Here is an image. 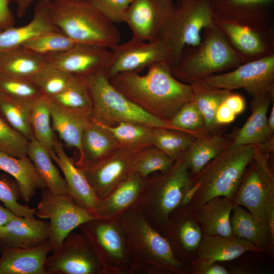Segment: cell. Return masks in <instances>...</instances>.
<instances>
[{
  "label": "cell",
  "instance_id": "cell-57",
  "mask_svg": "<svg viewBox=\"0 0 274 274\" xmlns=\"http://www.w3.org/2000/svg\"><path fill=\"white\" fill-rule=\"evenodd\" d=\"M267 125L270 132L274 135V104L272 107L267 118Z\"/></svg>",
  "mask_w": 274,
  "mask_h": 274
},
{
  "label": "cell",
  "instance_id": "cell-8",
  "mask_svg": "<svg viewBox=\"0 0 274 274\" xmlns=\"http://www.w3.org/2000/svg\"><path fill=\"white\" fill-rule=\"evenodd\" d=\"M174 3L159 38L168 50L171 68L177 63L184 48L198 45L203 29L214 23L208 0H175Z\"/></svg>",
  "mask_w": 274,
  "mask_h": 274
},
{
  "label": "cell",
  "instance_id": "cell-6",
  "mask_svg": "<svg viewBox=\"0 0 274 274\" xmlns=\"http://www.w3.org/2000/svg\"><path fill=\"white\" fill-rule=\"evenodd\" d=\"M192 184L183 156L167 171L146 178L138 204L147 220L162 234L170 215L181 206L184 195Z\"/></svg>",
  "mask_w": 274,
  "mask_h": 274
},
{
  "label": "cell",
  "instance_id": "cell-9",
  "mask_svg": "<svg viewBox=\"0 0 274 274\" xmlns=\"http://www.w3.org/2000/svg\"><path fill=\"white\" fill-rule=\"evenodd\" d=\"M79 227L90 241L103 274H132L126 236L118 217H97Z\"/></svg>",
  "mask_w": 274,
  "mask_h": 274
},
{
  "label": "cell",
  "instance_id": "cell-51",
  "mask_svg": "<svg viewBox=\"0 0 274 274\" xmlns=\"http://www.w3.org/2000/svg\"><path fill=\"white\" fill-rule=\"evenodd\" d=\"M227 107L237 116L245 110L246 101L241 94L231 91L224 100Z\"/></svg>",
  "mask_w": 274,
  "mask_h": 274
},
{
  "label": "cell",
  "instance_id": "cell-14",
  "mask_svg": "<svg viewBox=\"0 0 274 274\" xmlns=\"http://www.w3.org/2000/svg\"><path fill=\"white\" fill-rule=\"evenodd\" d=\"M113 58L108 70L109 78L124 72L139 73L160 62L169 64L168 50L160 40L148 42L132 38L110 49Z\"/></svg>",
  "mask_w": 274,
  "mask_h": 274
},
{
  "label": "cell",
  "instance_id": "cell-55",
  "mask_svg": "<svg viewBox=\"0 0 274 274\" xmlns=\"http://www.w3.org/2000/svg\"><path fill=\"white\" fill-rule=\"evenodd\" d=\"M198 189V185L193 183L190 188L186 191L184 195L181 206H187L192 199Z\"/></svg>",
  "mask_w": 274,
  "mask_h": 274
},
{
  "label": "cell",
  "instance_id": "cell-53",
  "mask_svg": "<svg viewBox=\"0 0 274 274\" xmlns=\"http://www.w3.org/2000/svg\"><path fill=\"white\" fill-rule=\"evenodd\" d=\"M36 0H14L16 5V13L19 17H24L29 7Z\"/></svg>",
  "mask_w": 274,
  "mask_h": 274
},
{
  "label": "cell",
  "instance_id": "cell-1",
  "mask_svg": "<svg viewBox=\"0 0 274 274\" xmlns=\"http://www.w3.org/2000/svg\"><path fill=\"white\" fill-rule=\"evenodd\" d=\"M112 85L148 114L168 122L186 102L193 100L190 84L173 75L167 62L155 63L147 73L124 72L109 78Z\"/></svg>",
  "mask_w": 274,
  "mask_h": 274
},
{
  "label": "cell",
  "instance_id": "cell-45",
  "mask_svg": "<svg viewBox=\"0 0 274 274\" xmlns=\"http://www.w3.org/2000/svg\"><path fill=\"white\" fill-rule=\"evenodd\" d=\"M0 93L15 99L30 102L43 95L31 80L1 74Z\"/></svg>",
  "mask_w": 274,
  "mask_h": 274
},
{
  "label": "cell",
  "instance_id": "cell-2",
  "mask_svg": "<svg viewBox=\"0 0 274 274\" xmlns=\"http://www.w3.org/2000/svg\"><path fill=\"white\" fill-rule=\"evenodd\" d=\"M118 218L126 234L132 274L184 272L169 242L149 223L138 204Z\"/></svg>",
  "mask_w": 274,
  "mask_h": 274
},
{
  "label": "cell",
  "instance_id": "cell-7",
  "mask_svg": "<svg viewBox=\"0 0 274 274\" xmlns=\"http://www.w3.org/2000/svg\"><path fill=\"white\" fill-rule=\"evenodd\" d=\"M84 78V77H83ZM92 104L91 119L106 126L132 122L152 128L176 130L168 122L156 118L138 107L111 83L107 71L84 78Z\"/></svg>",
  "mask_w": 274,
  "mask_h": 274
},
{
  "label": "cell",
  "instance_id": "cell-19",
  "mask_svg": "<svg viewBox=\"0 0 274 274\" xmlns=\"http://www.w3.org/2000/svg\"><path fill=\"white\" fill-rule=\"evenodd\" d=\"M214 22L245 62L274 54L273 28L259 30L215 19Z\"/></svg>",
  "mask_w": 274,
  "mask_h": 274
},
{
  "label": "cell",
  "instance_id": "cell-15",
  "mask_svg": "<svg viewBox=\"0 0 274 274\" xmlns=\"http://www.w3.org/2000/svg\"><path fill=\"white\" fill-rule=\"evenodd\" d=\"M113 58L112 51L106 47L76 43L68 50L46 56L47 62L71 75L87 77L107 71Z\"/></svg>",
  "mask_w": 274,
  "mask_h": 274
},
{
  "label": "cell",
  "instance_id": "cell-37",
  "mask_svg": "<svg viewBox=\"0 0 274 274\" xmlns=\"http://www.w3.org/2000/svg\"><path fill=\"white\" fill-rule=\"evenodd\" d=\"M103 125L114 138L119 148L141 150L153 146L152 127L127 122H119L111 126Z\"/></svg>",
  "mask_w": 274,
  "mask_h": 274
},
{
  "label": "cell",
  "instance_id": "cell-58",
  "mask_svg": "<svg viewBox=\"0 0 274 274\" xmlns=\"http://www.w3.org/2000/svg\"><path fill=\"white\" fill-rule=\"evenodd\" d=\"M68 2H86L89 3L90 0H62Z\"/></svg>",
  "mask_w": 274,
  "mask_h": 274
},
{
  "label": "cell",
  "instance_id": "cell-52",
  "mask_svg": "<svg viewBox=\"0 0 274 274\" xmlns=\"http://www.w3.org/2000/svg\"><path fill=\"white\" fill-rule=\"evenodd\" d=\"M236 116V115L227 107L223 100L216 111L215 121L219 126L227 125L232 122Z\"/></svg>",
  "mask_w": 274,
  "mask_h": 274
},
{
  "label": "cell",
  "instance_id": "cell-47",
  "mask_svg": "<svg viewBox=\"0 0 274 274\" xmlns=\"http://www.w3.org/2000/svg\"><path fill=\"white\" fill-rule=\"evenodd\" d=\"M21 197L17 184L12 182L6 177L0 179V201L5 207L17 216L31 217L35 215L36 208H30L18 201Z\"/></svg>",
  "mask_w": 274,
  "mask_h": 274
},
{
  "label": "cell",
  "instance_id": "cell-4",
  "mask_svg": "<svg viewBox=\"0 0 274 274\" xmlns=\"http://www.w3.org/2000/svg\"><path fill=\"white\" fill-rule=\"evenodd\" d=\"M255 149L253 145L232 144L198 173L191 175L193 182L198 185V189L187 206L199 209L216 197L233 199Z\"/></svg>",
  "mask_w": 274,
  "mask_h": 274
},
{
  "label": "cell",
  "instance_id": "cell-13",
  "mask_svg": "<svg viewBox=\"0 0 274 274\" xmlns=\"http://www.w3.org/2000/svg\"><path fill=\"white\" fill-rule=\"evenodd\" d=\"M200 80L230 91L243 89L252 97L274 91V54L245 62L233 70Z\"/></svg>",
  "mask_w": 274,
  "mask_h": 274
},
{
  "label": "cell",
  "instance_id": "cell-48",
  "mask_svg": "<svg viewBox=\"0 0 274 274\" xmlns=\"http://www.w3.org/2000/svg\"><path fill=\"white\" fill-rule=\"evenodd\" d=\"M132 0H90L89 3L114 23L124 22L126 12Z\"/></svg>",
  "mask_w": 274,
  "mask_h": 274
},
{
  "label": "cell",
  "instance_id": "cell-30",
  "mask_svg": "<svg viewBox=\"0 0 274 274\" xmlns=\"http://www.w3.org/2000/svg\"><path fill=\"white\" fill-rule=\"evenodd\" d=\"M232 143L233 138L226 135L204 133L195 137L182 155L191 175L198 173Z\"/></svg>",
  "mask_w": 274,
  "mask_h": 274
},
{
  "label": "cell",
  "instance_id": "cell-54",
  "mask_svg": "<svg viewBox=\"0 0 274 274\" xmlns=\"http://www.w3.org/2000/svg\"><path fill=\"white\" fill-rule=\"evenodd\" d=\"M15 214L7 208L0 206V227L6 224Z\"/></svg>",
  "mask_w": 274,
  "mask_h": 274
},
{
  "label": "cell",
  "instance_id": "cell-40",
  "mask_svg": "<svg viewBox=\"0 0 274 274\" xmlns=\"http://www.w3.org/2000/svg\"><path fill=\"white\" fill-rule=\"evenodd\" d=\"M195 137L186 132L166 128L153 129V145L175 161L182 156Z\"/></svg>",
  "mask_w": 274,
  "mask_h": 274
},
{
  "label": "cell",
  "instance_id": "cell-50",
  "mask_svg": "<svg viewBox=\"0 0 274 274\" xmlns=\"http://www.w3.org/2000/svg\"><path fill=\"white\" fill-rule=\"evenodd\" d=\"M14 0H0V31L14 25L15 18L10 8Z\"/></svg>",
  "mask_w": 274,
  "mask_h": 274
},
{
  "label": "cell",
  "instance_id": "cell-5",
  "mask_svg": "<svg viewBox=\"0 0 274 274\" xmlns=\"http://www.w3.org/2000/svg\"><path fill=\"white\" fill-rule=\"evenodd\" d=\"M50 16L53 24L76 43L109 49L120 43V32L115 23L89 3L51 0Z\"/></svg>",
  "mask_w": 274,
  "mask_h": 274
},
{
  "label": "cell",
  "instance_id": "cell-3",
  "mask_svg": "<svg viewBox=\"0 0 274 274\" xmlns=\"http://www.w3.org/2000/svg\"><path fill=\"white\" fill-rule=\"evenodd\" d=\"M244 63L243 57L214 22L203 29L198 45L184 48L171 71L177 79L190 84L230 71Z\"/></svg>",
  "mask_w": 274,
  "mask_h": 274
},
{
  "label": "cell",
  "instance_id": "cell-20",
  "mask_svg": "<svg viewBox=\"0 0 274 274\" xmlns=\"http://www.w3.org/2000/svg\"><path fill=\"white\" fill-rule=\"evenodd\" d=\"M50 154L63 173L71 196L80 206L96 215L98 198L82 170L76 165L75 160L66 154L62 142L56 135L53 150Z\"/></svg>",
  "mask_w": 274,
  "mask_h": 274
},
{
  "label": "cell",
  "instance_id": "cell-23",
  "mask_svg": "<svg viewBox=\"0 0 274 274\" xmlns=\"http://www.w3.org/2000/svg\"><path fill=\"white\" fill-rule=\"evenodd\" d=\"M49 222L33 216L16 215L0 227V244L11 248H28L48 240Z\"/></svg>",
  "mask_w": 274,
  "mask_h": 274
},
{
  "label": "cell",
  "instance_id": "cell-46",
  "mask_svg": "<svg viewBox=\"0 0 274 274\" xmlns=\"http://www.w3.org/2000/svg\"><path fill=\"white\" fill-rule=\"evenodd\" d=\"M29 141L11 127L0 115V152L15 157L27 155Z\"/></svg>",
  "mask_w": 274,
  "mask_h": 274
},
{
  "label": "cell",
  "instance_id": "cell-10",
  "mask_svg": "<svg viewBox=\"0 0 274 274\" xmlns=\"http://www.w3.org/2000/svg\"><path fill=\"white\" fill-rule=\"evenodd\" d=\"M255 147L233 201L266 222L269 214L274 211V177L269 164V154Z\"/></svg>",
  "mask_w": 274,
  "mask_h": 274
},
{
  "label": "cell",
  "instance_id": "cell-11",
  "mask_svg": "<svg viewBox=\"0 0 274 274\" xmlns=\"http://www.w3.org/2000/svg\"><path fill=\"white\" fill-rule=\"evenodd\" d=\"M41 196L35 215L49 220L48 240L52 253L58 251L65 237L75 228L98 217L80 206L70 195L54 193L45 188Z\"/></svg>",
  "mask_w": 274,
  "mask_h": 274
},
{
  "label": "cell",
  "instance_id": "cell-34",
  "mask_svg": "<svg viewBox=\"0 0 274 274\" xmlns=\"http://www.w3.org/2000/svg\"><path fill=\"white\" fill-rule=\"evenodd\" d=\"M27 155L47 189L54 193L70 195L64 179L54 164L50 152L44 146L35 139L30 141Z\"/></svg>",
  "mask_w": 274,
  "mask_h": 274
},
{
  "label": "cell",
  "instance_id": "cell-21",
  "mask_svg": "<svg viewBox=\"0 0 274 274\" xmlns=\"http://www.w3.org/2000/svg\"><path fill=\"white\" fill-rule=\"evenodd\" d=\"M51 252L49 240L28 248L0 244V274H47L45 265Z\"/></svg>",
  "mask_w": 274,
  "mask_h": 274
},
{
  "label": "cell",
  "instance_id": "cell-16",
  "mask_svg": "<svg viewBox=\"0 0 274 274\" xmlns=\"http://www.w3.org/2000/svg\"><path fill=\"white\" fill-rule=\"evenodd\" d=\"M214 19L256 29L273 27L274 0H208Z\"/></svg>",
  "mask_w": 274,
  "mask_h": 274
},
{
  "label": "cell",
  "instance_id": "cell-17",
  "mask_svg": "<svg viewBox=\"0 0 274 274\" xmlns=\"http://www.w3.org/2000/svg\"><path fill=\"white\" fill-rule=\"evenodd\" d=\"M174 4L173 0H132L124 18L132 38L148 42L158 40Z\"/></svg>",
  "mask_w": 274,
  "mask_h": 274
},
{
  "label": "cell",
  "instance_id": "cell-26",
  "mask_svg": "<svg viewBox=\"0 0 274 274\" xmlns=\"http://www.w3.org/2000/svg\"><path fill=\"white\" fill-rule=\"evenodd\" d=\"M274 98V91L252 97L251 114L233 138L235 145H257L274 137L267 125L268 110Z\"/></svg>",
  "mask_w": 274,
  "mask_h": 274
},
{
  "label": "cell",
  "instance_id": "cell-42",
  "mask_svg": "<svg viewBox=\"0 0 274 274\" xmlns=\"http://www.w3.org/2000/svg\"><path fill=\"white\" fill-rule=\"evenodd\" d=\"M76 43L61 31H51L41 34L22 47L36 54L49 56L65 52Z\"/></svg>",
  "mask_w": 274,
  "mask_h": 274
},
{
  "label": "cell",
  "instance_id": "cell-27",
  "mask_svg": "<svg viewBox=\"0 0 274 274\" xmlns=\"http://www.w3.org/2000/svg\"><path fill=\"white\" fill-rule=\"evenodd\" d=\"M197 248L198 258L217 262L234 260L247 252L264 251L250 242L233 235L204 234Z\"/></svg>",
  "mask_w": 274,
  "mask_h": 274
},
{
  "label": "cell",
  "instance_id": "cell-18",
  "mask_svg": "<svg viewBox=\"0 0 274 274\" xmlns=\"http://www.w3.org/2000/svg\"><path fill=\"white\" fill-rule=\"evenodd\" d=\"M141 150L119 148L92 165L79 167L98 199L133 172L134 162Z\"/></svg>",
  "mask_w": 274,
  "mask_h": 274
},
{
  "label": "cell",
  "instance_id": "cell-28",
  "mask_svg": "<svg viewBox=\"0 0 274 274\" xmlns=\"http://www.w3.org/2000/svg\"><path fill=\"white\" fill-rule=\"evenodd\" d=\"M0 170L15 179L21 197L26 202L31 200L37 190L46 188L27 155L15 157L0 152Z\"/></svg>",
  "mask_w": 274,
  "mask_h": 274
},
{
  "label": "cell",
  "instance_id": "cell-56",
  "mask_svg": "<svg viewBox=\"0 0 274 274\" xmlns=\"http://www.w3.org/2000/svg\"><path fill=\"white\" fill-rule=\"evenodd\" d=\"M255 146L263 153L270 155L273 152L274 149V137L269 139L264 143Z\"/></svg>",
  "mask_w": 274,
  "mask_h": 274
},
{
  "label": "cell",
  "instance_id": "cell-24",
  "mask_svg": "<svg viewBox=\"0 0 274 274\" xmlns=\"http://www.w3.org/2000/svg\"><path fill=\"white\" fill-rule=\"evenodd\" d=\"M51 1L39 0L35 7L32 19L27 24L18 27L14 25L1 31L0 51L21 47L41 34L59 30L50 18Z\"/></svg>",
  "mask_w": 274,
  "mask_h": 274
},
{
  "label": "cell",
  "instance_id": "cell-29",
  "mask_svg": "<svg viewBox=\"0 0 274 274\" xmlns=\"http://www.w3.org/2000/svg\"><path fill=\"white\" fill-rule=\"evenodd\" d=\"M50 110L52 128L64 144L81 151L84 130L91 118L64 108L50 98Z\"/></svg>",
  "mask_w": 274,
  "mask_h": 274
},
{
  "label": "cell",
  "instance_id": "cell-33",
  "mask_svg": "<svg viewBox=\"0 0 274 274\" xmlns=\"http://www.w3.org/2000/svg\"><path fill=\"white\" fill-rule=\"evenodd\" d=\"M232 235L245 239L259 248L272 244L268 226L243 207L235 204L231 215Z\"/></svg>",
  "mask_w": 274,
  "mask_h": 274
},
{
  "label": "cell",
  "instance_id": "cell-43",
  "mask_svg": "<svg viewBox=\"0 0 274 274\" xmlns=\"http://www.w3.org/2000/svg\"><path fill=\"white\" fill-rule=\"evenodd\" d=\"M73 77L47 62L30 80L43 95L51 97L62 91Z\"/></svg>",
  "mask_w": 274,
  "mask_h": 274
},
{
  "label": "cell",
  "instance_id": "cell-31",
  "mask_svg": "<svg viewBox=\"0 0 274 274\" xmlns=\"http://www.w3.org/2000/svg\"><path fill=\"white\" fill-rule=\"evenodd\" d=\"M234 204L233 199L224 196L213 198L203 204L198 217L204 234L232 235L230 218Z\"/></svg>",
  "mask_w": 274,
  "mask_h": 274
},
{
  "label": "cell",
  "instance_id": "cell-32",
  "mask_svg": "<svg viewBox=\"0 0 274 274\" xmlns=\"http://www.w3.org/2000/svg\"><path fill=\"white\" fill-rule=\"evenodd\" d=\"M47 63L46 56L23 47L0 51V74L31 80Z\"/></svg>",
  "mask_w": 274,
  "mask_h": 274
},
{
  "label": "cell",
  "instance_id": "cell-25",
  "mask_svg": "<svg viewBox=\"0 0 274 274\" xmlns=\"http://www.w3.org/2000/svg\"><path fill=\"white\" fill-rule=\"evenodd\" d=\"M119 149L110 132L91 118L83 132L79 157L75 162L79 167L92 165Z\"/></svg>",
  "mask_w": 274,
  "mask_h": 274
},
{
  "label": "cell",
  "instance_id": "cell-44",
  "mask_svg": "<svg viewBox=\"0 0 274 274\" xmlns=\"http://www.w3.org/2000/svg\"><path fill=\"white\" fill-rule=\"evenodd\" d=\"M168 122L177 130L186 132L195 136L207 133L204 131L203 116L193 100L184 104Z\"/></svg>",
  "mask_w": 274,
  "mask_h": 274
},
{
  "label": "cell",
  "instance_id": "cell-38",
  "mask_svg": "<svg viewBox=\"0 0 274 274\" xmlns=\"http://www.w3.org/2000/svg\"><path fill=\"white\" fill-rule=\"evenodd\" d=\"M32 103L0 93V115L11 127L29 141L35 139L30 123Z\"/></svg>",
  "mask_w": 274,
  "mask_h": 274
},
{
  "label": "cell",
  "instance_id": "cell-22",
  "mask_svg": "<svg viewBox=\"0 0 274 274\" xmlns=\"http://www.w3.org/2000/svg\"><path fill=\"white\" fill-rule=\"evenodd\" d=\"M145 179L132 172L106 195L98 199L96 215L102 218H118L138 204Z\"/></svg>",
  "mask_w": 274,
  "mask_h": 274
},
{
  "label": "cell",
  "instance_id": "cell-36",
  "mask_svg": "<svg viewBox=\"0 0 274 274\" xmlns=\"http://www.w3.org/2000/svg\"><path fill=\"white\" fill-rule=\"evenodd\" d=\"M49 98L64 108L91 118L92 100L83 77L74 76L62 91Z\"/></svg>",
  "mask_w": 274,
  "mask_h": 274
},
{
  "label": "cell",
  "instance_id": "cell-12",
  "mask_svg": "<svg viewBox=\"0 0 274 274\" xmlns=\"http://www.w3.org/2000/svg\"><path fill=\"white\" fill-rule=\"evenodd\" d=\"M47 274H103L102 265L87 236L72 231L58 251L48 255Z\"/></svg>",
  "mask_w": 274,
  "mask_h": 274
},
{
  "label": "cell",
  "instance_id": "cell-49",
  "mask_svg": "<svg viewBox=\"0 0 274 274\" xmlns=\"http://www.w3.org/2000/svg\"><path fill=\"white\" fill-rule=\"evenodd\" d=\"M194 273L197 274H228L229 271L217 262H211L198 258L193 264Z\"/></svg>",
  "mask_w": 274,
  "mask_h": 274
},
{
  "label": "cell",
  "instance_id": "cell-39",
  "mask_svg": "<svg viewBox=\"0 0 274 274\" xmlns=\"http://www.w3.org/2000/svg\"><path fill=\"white\" fill-rule=\"evenodd\" d=\"M50 101L49 97L42 95L32 102L30 123L35 139L50 152L53 150L56 134L51 124Z\"/></svg>",
  "mask_w": 274,
  "mask_h": 274
},
{
  "label": "cell",
  "instance_id": "cell-35",
  "mask_svg": "<svg viewBox=\"0 0 274 274\" xmlns=\"http://www.w3.org/2000/svg\"><path fill=\"white\" fill-rule=\"evenodd\" d=\"M193 93V101L200 111L204 120V131L212 133L219 126L215 121L216 111L232 91L211 86L201 80L190 83Z\"/></svg>",
  "mask_w": 274,
  "mask_h": 274
},
{
  "label": "cell",
  "instance_id": "cell-41",
  "mask_svg": "<svg viewBox=\"0 0 274 274\" xmlns=\"http://www.w3.org/2000/svg\"><path fill=\"white\" fill-rule=\"evenodd\" d=\"M174 162L173 159L153 145L146 147L139 152L133 171L146 178L154 172L167 171Z\"/></svg>",
  "mask_w": 274,
  "mask_h": 274
}]
</instances>
